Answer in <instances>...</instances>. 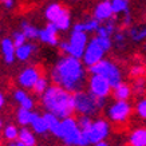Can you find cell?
Returning <instances> with one entry per match:
<instances>
[{"label": "cell", "mask_w": 146, "mask_h": 146, "mask_svg": "<svg viewBox=\"0 0 146 146\" xmlns=\"http://www.w3.org/2000/svg\"><path fill=\"white\" fill-rule=\"evenodd\" d=\"M113 36H114V44L118 48H123L125 44H126V35H125V32L115 31Z\"/></svg>", "instance_id": "33"}, {"label": "cell", "mask_w": 146, "mask_h": 146, "mask_svg": "<svg viewBox=\"0 0 146 146\" xmlns=\"http://www.w3.org/2000/svg\"><path fill=\"white\" fill-rule=\"evenodd\" d=\"M44 118L48 123V127H50V133L52 134L55 138L58 139H62L63 137V127H62V118H59L58 115L50 113V111H46L44 114Z\"/></svg>", "instance_id": "13"}, {"label": "cell", "mask_w": 146, "mask_h": 146, "mask_svg": "<svg viewBox=\"0 0 146 146\" xmlns=\"http://www.w3.org/2000/svg\"><path fill=\"white\" fill-rule=\"evenodd\" d=\"M87 87L90 93L97 98H107L113 90V86L110 84L109 79L99 74H90V78L87 79Z\"/></svg>", "instance_id": "6"}, {"label": "cell", "mask_w": 146, "mask_h": 146, "mask_svg": "<svg viewBox=\"0 0 146 146\" xmlns=\"http://www.w3.org/2000/svg\"><path fill=\"white\" fill-rule=\"evenodd\" d=\"M133 107L129 103V101L123 99H115V102H111L106 109V115L109 121L117 125H125L129 121L131 115Z\"/></svg>", "instance_id": "5"}, {"label": "cell", "mask_w": 146, "mask_h": 146, "mask_svg": "<svg viewBox=\"0 0 146 146\" xmlns=\"http://www.w3.org/2000/svg\"><path fill=\"white\" fill-rule=\"evenodd\" d=\"M145 50H146V44H145Z\"/></svg>", "instance_id": "42"}, {"label": "cell", "mask_w": 146, "mask_h": 146, "mask_svg": "<svg viewBox=\"0 0 146 146\" xmlns=\"http://www.w3.org/2000/svg\"><path fill=\"white\" fill-rule=\"evenodd\" d=\"M111 7H113L114 15L130 12L129 11V0H111Z\"/></svg>", "instance_id": "27"}, {"label": "cell", "mask_w": 146, "mask_h": 146, "mask_svg": "<svg viewBox=\"0 0 146 146\" xmlns=\"http://www.w3.org/2000/svg\"><path fill=\"white\" fill-rule=\"evenodd\" d=\"M42 74L36 67H27L18 75V84L24 90H32Z\"/></svg>", "instance_id": "10"}, {"label": "cell", "mask_w": 146, "mask_h": 146, "mask_svg": "<svg viewBox=\"0 0 146 146\" xmlns=\"http://www.w3.org/2000/svg\"><path fill=\"white\" fill-rule=\"evenodd\" d=\"M133 93L135 95H142V94L146 93V79L143 76H139V78H135L133 83Z\"/></svg>", "instance_id": "29"}, {"label": "cell", "mask_w": 146, "mask_h": 146, "mask_svg": "<svg viewBox=\"0 0 146 146\" xmlns=\"http://www.w3.org/2000/svg\"><path fill=\"white\" fill-rule=\"evenodd\" d=\"M89 36L87 32L83 31H71L70 39H68V50H67V55H72L75 58L82 59L84 54V50L87 47L89 43Z\"/></svg>", "instance_id": "7"}, {"label": "cell", "mask_w": 146, "mask_h": 146, "mask_svg": "<svg viewBox=\"0 0 146 146\" xmlns=\"http://www.w3.org/2000/svg\"><path fill=\"white\" fill-rule=\"evenodd\" d=\"M109 143H107V141H101L98 142V143H95V146H107Z\"/></svg>", "instance_id": "40"}, {"label": "cell", "mask_w": 146, "mask_h": 146, "mask_svg": "<svg viewBox=\"0 0 146 146\" xmlns=\"http://www.w3.org/2000/svg\"><path fill=\"white\" fill-rule=\"evenodd\" d=\"M3 135L4 138L7 139L8 142L13 141V139H18L19 137V130L16 126H13V125H8V126H5L4 130H3Z\"/></svg>", "instance_id": "30"}, {"label": "cell", "mask_w": 146, "mask_h": 146, "mask_svg": "<svg viewBox=\"0 0 146 146\" xmlns=\"http://www.w3.org/2000/svg\"><path fill=\"white\" fill-rule=\"evenodd\" d=\"M105 54H106L105 48L99 44L97 36H94L93 39H90L89 43H87V47H86L83 56H82V62L86 64V67H90L95 64V63H98L99 60H102L105 58Z\"/></svg>", "instance_id": "8"}, {"label": "cell", "mask_w": 146, "mask_h": 146, "mask_svg": "<svg viewBox=\"0 0 146 146\" xmlns=\"http://www.w3.org/2000/svg\"><path fill=\"white\" fill-rule=\"evenodd\" d=\"M58 27L54 24V23L48 22V24L39 30V40L43 42L46 44H50V46H58L59 44V38H58Z\"/></svg>", "instance_id": "11"}, {"label": "cell", "mask_w": 146, "mask_h": 146, "mask_svg": "<svg viewBox=\"0 0 146 146\" xmlns=\"http://www.w3.org/2000/svg\"><path fill=\"white\" fill-rule=\"evenodd\" d=\"M97 39L99 42V44L105 48V51H110L111 47H113V40H111V36H98L97 35Z\"/></svg>", "instance_id": "35"}, {"label": "cell", "mask_w": 146, "mask_h": 146, "mask_svg": "<svg viewBox=\"0 0 146 146\" xmlns=\"http://www.w3.org/2000/svg\"><path fill=\"white\" fill-rule=\"evenodd\" d=\"M76 119H78V125H79L82 131H89L90 126L93 123V118L90 115H79Z\"/></svg>", "instance_id": "32"}, {"label": "cell", "mask_w": 146, "mask_h": 146, "mask_svg": "<svg viewBox=\"0 0 146 146\" xmlns=\"http://www.w3.org/2000/svg\"><path fill=\"white\" fill-rule=\"evenodd\" d=\"M74 106H75V113L78 115L93 117L101 111L98 106L97 97L93 95L90 91H83V90L74 93Z\"/></svg>", "instance_id": "3"}, {"label": "cell", "mask_w": 146, "mask_h": 146, "mask_svg": "<svg viewBox=\"0 0 146 146\" xmlns=\"http://www.w3.org/2000/svg\"><path fill=\"white\" fill-rule=\"evenodd\" d=\"M55 26L58 27L59 31H67L68 28L71 27V15H70V11L68 9H64V12L58 18V20L54 23Z\"/></svg>", "instance_id": "23"}, {"label": "cell", "mask_w": 146, "mask_h": 146, "mask_svg": "<svg viewBox=\"0 0 146 146\" xmlns=\"http://www.w3.org/2000/svg\"><path fill=\"white\" fill-rule=\"evenodd\" d=\"M13 99L19 103V106L23 107V109H27V110H32L34 106H35L34 99L24 91V89L15 90V93H13Z\"/></svg>", "instance_id": "17"}, {"label": "cell", "mask_w": 146, "mask_h": 146, "mask_svg": "<svg viewBox=\"0 0 146 146\" xmlns=\"http://www.w3.org/2000/svg\"><path fill=\"white\" fill-rule=\"evenodd\" d=\"M4 102H5V99H4V95L0 93V110H1V107L4 106Z\"/></svg>", "instance_id": "39"}, {"label": "cell", "mask_w": 146, "mask_h": 146, "mask_svg": "<svg viewBox=\"0 0 146 146\" xmlns=\"http://www.w3.org/2000/svg\"><path fill=\"white\" fill-rule=\"evenodd\" d=\"M94 18L98 19L99 22H106L107 19H110L114 16V11H113V7H111V0H102L99 1L95 8H94Z\"/></svg>", "instance_id": "12"}, {"label": "cell", "mask_w": 146, "mask_h": 146, "mask_svg": "<svg viewBox=\"0 0 146 146\" xmlns=\"http://www.w3.org/2000/svg\"><path fill=\"white\" fill-rule=\"evenodd\" d=\"M87 70H89L90 74H99V75L107 78L110 84L113 86V89L115 86H118L119 83H122V72H121L119 67L117 66L115 63L105 59V58L102 60H99L98 63L90 66Z\"/></svg>", "instance_id": "4"}, {"label": "cell", "mask_w": 146, "mask_h": 146, "mask_svg": "<svg viewBox=\"0 0 146 146\" xmlns=\"http://www.w3.org/2000/svg\"><path fill=\"white\" fill-rule=\"evenodd\" d=\"M64 9H66V7L58 4V3H51L50 5H47V8L44 11V16L47 19V22L55 23L58 20V18L64 12Z\"/></svg>", "instance_id": "19"}, {"label": "cell", "mask_w": 146, "mask_h": 146, "mask_svg": "<svg viewBox=\"0 0 146 146\" xmlns=\"http://www.w3.org/2000/svg\"><path fill=\"white\" fill-rule=\"evenodd\" d=\"M19 139L24 143V146H35L36 145V137L34 131L30 130L27 126H23L19 130Z\"/></svg>", "instance_id": "22"}, {"label": "cell", "mask_w": 146, "mask_h": 146, "mask_svg": "<svg viewBox=\"0 0 146 146\" xmlns=\"http://www.w3.org/2000/svg\"><path fill=\"white\" fill-rule=\"evenodd\" d=\"M130 146H146V127H137L129 135Z\"/></svg>", "instance_id": "18"}, {"label": "cell", "mask_w": 146, "mask_h": 146, "mask_svg": "<svg viewBox=\"0 0 146 146\" xmlns=\"http://www.w3.org/2000/svg\"><path fill=\"white\" fill-rule=\"evenodd\" d=\"M36 51V46L34 43H24V44L16 47V59L20 62H26L28 60L31 55Z\"/></svg>", "instance_id": "20"}, {"label": "cell", "mask_w": 146, "mask_h": 146, "mask_svg": "<svg viewBox=\"0 0 146 146\" xmlns=\"http://www.w3.org/2000/svg\"><path fill=\"white\" fill-rule=\"evenodd\" d=\"M31 117H32V110H27V109H23V107H20L18 113H16V121L22 126H28L31 123Z\"/></svg>", "instance_id": "25"}, {"label": "cell", "mask_w": 146, "mask_h": 146, "mask_svg": "<svg viewBox=\"0 0 146 146\" xmlns=\"http://www.w3.org/2000/svg\"><path fill=\"white\" fill-rule=\"evenodd\" d=\"M135 114L142 121H146V97L138 99L137 105H135Z\"/></svg>", "instance_id": "31"}, {"label": "cell", "mask_w": 146, "mask_h": 146, "mask_svg": "<svg viewBox=\"0 0 146 146\" xmlns=\"http://www.w3.org/2000/svg\"><path fill=\"white\" fill-rule=\"evenodd\" d=\"M129 36L134 42L146 40V26H133L129 30Z\"/></svg>", "instance_id": "24"}, {"label": "cell", "mask_w": 146, "mask_h": 146, "mask_svg": "<svg viewBox=\"0 0 146 146\" xmlns=\"http://www.w3.org/2000/svg\"><path fill=\"white\" fill-rule=\"evenodd\" d=\"M20 27H22V31L26 34L28 39H39V30L35 26H32L31 23L24 20V22H22Z\"/></svg>", "instance_id": "26"}, {"label": "cell", "mask_w": 146, "mask_h": 146, "mask_svg": "<svg viewBox=\"0 0 146 146\" xmlns=\"http://www.w3.org/2000/svg\"><path fill=\"white\" fill-rule=\"evenodd\" d=\"M0 50L7 64H12L16 59V46L11 38H4L0 42Z\"/></svg>", "instance_id": "14"}, {"label": "cell", "mask_w": 146, "mask_h": 146, "mask_svg": "<svg viewBox=\"0 0 146 146\" xmlns=\"http://www.w3.org/2000/svg\"><path fill=\"white\" fill-rule=\"evenodd\" d=\"M110 123L105 118H95L93 119V123L90 126L89 137L90 143H98L101 141H106L107 137L110 135Z\"/></svg>", "instance_id": "9"}, {"label": "cell", "mask_w": 146, "mask_h": 146, "mask_svg": "<svg viewBox=\"0 0 146 146\" xmlns=\"http://www.w3.org/2000/svg\"><path fill=\"white\" fill-rule=\"evenodd\" d=\"M27 39H28V38H27L26 34H24L23 31H15L12 34V40H13V43H15L16 47L24 44V43L27 42Z\"/></svg>", "instance_id": "34"}, {"label": "cell", "mask_w": 146, "mask_h": 146, "mask_svg": "<svg viewBox=\"0 0 146 146\" xmlns=\"http://www.w3.org/2000/svg\"><path fill=\"white\" fill-rule=\"evenodd\" d=\"M15 3H16V0H1L3 7L7 9H12L13 7H15Z\"/></svg>", "instance_id": "37"}, {"label": "cell", "mask_w": 146, "mask_h": 146, "mask_svg": "<svg viewBox=\"0 0 146 146\" xmlns=\"http://www.w3.org/2000/svg\"><path fill=\"white\" fill-rule=\"evenodd\" d=\"M146 72V68L142 66H133L130 68V76L131 78H139V76H143Z\"/></svg>", "instance_id": "36"}, {"label": "cell", "mask_w": 146, "mask_h": 146, "mask_svg": "<svg viewBox=\"0 0 146 146\" xmlns=\"http://www.w3.org/2000/svg\"><path fill=\"white\" fill-rule=\"evenodd\" d=\"M48 86H50V82L48 79L46 78V76H40L39 79H38V82L35 83V86H34V89H32V91L36 94V95H42V94L44 93L46 90L48 89Z\"/></svg>", "instance_id": "28"}, {"label": "cell", "mask_w": 146, "mask_h": 146, "mask_svg": "<svg viewBox=\"0 0 146 146\" xmlns=\"http://www.w3.org/2000/svg\"><path fill=\"white\" fill-rule=\"evenodd\" d=\"M131 22H133V19H131V15H130V12H126L125 13V18H123V22H122V24H123L125 27H127L131 24Z\"/></svg>", "instance_id": "38"}, {"label": "cell", "mask_w": 146, "mask_h": 146, "mask_svg": "<svg viewBox=\"0 0 146 146\" xmlns=\"http://www.w3.org/2000/svg\"><path fill=\"white\" fill-rule=\"evenodd\" d=\"M40 101L46 111L58 115L62 119L75 113L74 93L66 90L59 84H50L48 89L40 95Z\"/></svg>", "instance_id": "2"}, {"label": "cell", "mask_w": 146, "mask_h": 146, "mask_svg": "<svg viewBox=\"0 0 146 146\" xmlns=\"http://www.w3.org/2000/svg\"><path fill=\"white\" fill-rule=\"evenodd\" d=\"M72 1H80V0H72Z\"/></svg>", "instance_id": "41"}, {"label": "cell", "mask_w": 146, "mask_h": 146, "mask_svg": "<svg viewBox=\"0 0 146 146\" xmlns=\"http://www.w3.org/2000/svg\"><path fill=\"white\" fill-rule=\"evenodd\" d=\"M31 126L32 131L38 135H44V134L50 133V127H48V123L46 121L44 115H40L39 113H35L32 111V117H31Z\"/></svg>", "instance_id": "15"}, {"label": "cell", "mask_w": 146, "mask_h": 146, "mask_svg": "<svg viewBox=\"0 0 146 146\" xmlns=\"http://www.w3.org/2000/svg\"><path fill=\"white\" fill-rule=\"evenodd\" d=\"M101 26V22L98 19L93 18V19H87L84 22H76L72 26V31H83V32H97V30Z\"/></svg>", "instance_id": "16"}, {"label": "cell", "mask_w": 146, "mask_h": 146, "mask_svg": "<svg viewBox=\"0 0 146 146\" xmlns=\"http://www.w3.org/2000/svg\"><path fill=\"white\" fill-rule=\"evenodd\" d=\"M133 94V89L126 83H119L118 86H115L113 89V97L114 99H123V101H129L130 97Z\"/></svg>", "instance_id": "21"}, {"label": "cell", "mask_w": 146, "mask_h": 146, "mask_svg": "<svg viewBox=\"0 0 146 146\" xmlns=\"http://www.w3.org/2000/svg\"><path fill=\"white\" fill-rule=\"evenodd\" d=\"M87 71L89 70H86V64L82 59L66 54L51 70V80L71 93H76L83 90Z\"/></svg>", "instance_id": "1"}]
</instances>
